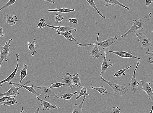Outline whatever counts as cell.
Masks as SVG:
<instances>
[{
  "instance_id": "cell-11",
  "label": "cell",
  "mask_w": 153,
  "mask_h": 113,
  "mask_svg": "<svg viewBox=\"0 0 153 113\" xmlns=\"http://www.w3.org/2000/svg\"><path fill=\"white\" fill-rule=\"evenodd\" d=\"M109 51L110 53H113L114 54H116V55L122 58H125V59H136L139 60H141V58L136 57L133 55L132 53H128L126 51H110L109 50Z\"/></svg>"
},
{
  "instance_id": "cell-12",
  "label": "cell",
  "mask_w": 153,
  "mask_h": 113,
  "mask_svg": "<svg viewBox=\"0 0 153 113\" xmlns=\"http://www.w3.org/2000/svg\"><path fill=\"white\" fill-rule=\"evenodd\" d=\"M107 54L106 51H105L104 59L103 63L102 64L101 72L100 74V76H103L104 75L108 67H112L113 65V64L111 62L110 60H107Z\"/></svg>"
},
{
  "instance_id": "cell-45",
  "label": "cell",
  "mask_w": 153,
  "mask_h": 113,
  "mask_svg": "<svg viewBox=\"0 0 153 113\" xmlns=\"http://www.w3.org/2000/svg\"><path fill=\"white\" fill-rule=\"evenodd\" d=\"M22 111H21L20 112H25L24 111V110L23 109V107L22 108Z\"/></svg>"
},
{
  "instance_id": "cell-18",
  "label": "cell",
  "mask_w": 153,
  "mask_h": 113,
  "mask_svg": "<svg viewBox=\"0 0 153 113\" xmlns=\"http://www.w3.org/2000/svg\"><path fill=\"white\" fill-rule=\"evenodd\" d=\"M36 41L37 40L35 38H34L32 42H31L30 41H28L27 43V45L28 46V49L30 50V54L33 56H34L35 53H38L35 48L36 46L35 43Z\"/></svg>"
},
{
  "instance_id": "cell-28",
  "label": "cell",
  "mask_w": 153,
  "mask_h": 113,
  "mask_svg": "<svg viewBox=\"0 0 153 113\" xmlns=\"http://www.w3.org/2000/svg\"><path fill=\"white\" fill-rule=\"evenodd\" d=\"M131 67L132 66H130L128 67L125 68L122 70H119L114 73L113 76L116 77H119L122 76H125L126 74L125 72L127 70L130 69Z\"/></svg>"
},
{
  "instance_id": "cell-6",
  "label": "cell",
  "mask_w": 153,
  "mask_h": 113,
  "mask_svg": "<svg viewBox=\"0 0 153 113\" xmlns=\"http://www.w3.org/2000/svg\"><path fill=\"white\" fill-rule=\"evenodd\" d=\"M33 88L35 89H39L42 93L43 95L44 96V98H49L51 96L54 97L58 99H60V97L56 94L52 89L50 88V86L47 84L43 85L42 86H38L34 85H32Z\"/></svg>"
},
{
  "instance_id": "cell-48",
  "label": "cell",
  "mask_w": 153,
  "mask_h": 113,
  "mask_svg": "<svg viewBox=\"0 0 153 113\" xmlns=\"http://www.w3.org/2000/svg\"><path fill=\"white\" fill-rule=\"evenodd\" d=\"M0 57H1V54H0Z\"/></svg>"
},
{
  "instance_id": "cell-33",
  "label": "cell",
  "mask_w": 153,
  "mask_h": 113,
  "mask_svg": "<svg viewBox=\"0 0 153 113\" xmlns=\"http://www.w3.org/2000/svg\"><path fill=\"white\" fill-rule=\"evenodd\" d=\"M10 100H13L14 101H17L16 99H15L14 97L12 98L10 97V96H4L2 97L0 99V103L4 102H6L10 101Z\"/></svg>"
},
{
  "instance_id": "cell-37",
  "label": "cell",
  "mask_w": 153,
  "mask_h": 113,
  "mask_svg": "<svg viewBox=\"0 0 153 113\" xmlns=\"http://www.w3.org/2000/svg\"><path fill=\"white\" fill-rule=\"evenodd\" d=\"M69 21L73 24L78 25L79 22V19L75 18H70L69 19Z\"/></svg>"
},
{
  "instance_id": "cell-25",
  "label": "cell",
  "mask_w": 153,
  "mask_h": 113,
  "mask_svg": "<svg viewBox=\"0 0 153 113\" xmlns=\"http://www.w3.org/2000/svg\"><path fill=\"white\" fill-rule=\"evenodd\" d=\"M86 99L85 96H84V98L83 99L82 102L79 105H78L77 104H75L73 108V110L72 112V113H82L84 109H82V106H83V104Z\"/></svg>"
},
{
  "instance_id": "cell-24",
  "label": "cell",
  "mask_w": 153,
  "mask_h": 113,
  "mask_svg": "<svg viewBox=\"0 0 153 113\" xmlns=\"http://www.w3.org/2000/svg\"><path fill=\"white\" fill-rule=\"evenodd\" d=\"M89 88L91 89H95L97 90L99 93L103 96H105L106 94H110V93L107 92V90L104 88L103 86H101L100 87H94L92 84L91 86H89Z\"/></svg>"
},
{
  "instance_id": "cell-41",
  "label": "cell",
  "mask_w": 153,
  "mask_h": 113,
  "mask_svg": "<svg viewBox=\"0 0 153 113\" xmlns=\"http://www.w3.org/2000/svg\"><path fill=\"white\" fill-rule=\"evenodd\" d=\"M43 1L48 2L52 4H55V1L54 0H43Z\"/></svg>"
},
{
  "instance_id": "cell-27",
  "label": "cell",
  "mask_w": 153,
  "mask_h": 113,
  "mask_svg": "<svg viewBox=\"0 0 153 113\" xmlns=\"http://www.w3.org/2000/svg\"><path fill=\"white\" fill-rule=\"evenodd\" d=\"M88 4L90 5L92 8H93L95 11H96L97 13L103 19H106V17L104 16L98 10L97 6L95 4L94 0H86Z\"/></svg>"
},
{
  "instance_id": "cell-15",
  "label": "cell",
  "mask_w": 153,
  "mask_h": 113,
  "mask_svg": "<svg viewBox=\"0 0 153 113\" xmlns=\"http://www.w3.org/2000/svg\"><path fill=\"white\" fill-rule=\"evenodd\" d=\"M36 98L38 101H39L41 103V105L43 107V111H49L50 109H60V107L58 106H53L51 104V103L49 102L41 99L37 96H36Z\"/></svg>"
},
{
  "instance_id": "cell-17",
  "label": "cell",
  "mask_w": 153,
  "mask_h": 113,
  "mask_svg": "<svg viewBox=\"0 0 153 113\" xmlns=\"http://www.w3.org/2000/svg\"><path fill=\"white\" fill-rule=\"evenodd\" d=\"M101 50L100 48L98 47L97 45H95L91 51L90 55L93 58L95 57L97 59L100 56L102 55L100 52Z\"/></svg>"
},
{
  "instance_id": "cell-47",
  "label": "cell",
  "mask_w": 153,
  "mask_h": 113,
  "mask_svg": "<svg viewBox=\"0 0 153 113\" xmlns=\"http://www.w3.org/2000/svg\"><path fill=\"white\" fill-rule=\"evenodd\" d=\"M3 86V85H0V87H1V86Z\"/></svg>"
},
{
  "instance_id": "cell-3",
  "label": "cell",
  "mask_w": 153,
  "mask_h": 113,
  "mask_svg": "<svg viewBox=\"0 0 153 113\" xmlns=\"http://www.w3.org/2000/svg\"><path fill=\"white\" fill-rule=\"evenodd\" d=\"M101 79L112 88L115 93L116 95L123 96L126 95L128 91V89L126 86L117 84L113 82L108 81L105 79L103 77H101Z\"/></svg>"
},
{
  "instance_id": "cell-38",
  "label": "cell",
  "mask_w": 153,
  "mask_h": 113,
  "mask_svg": "<svg viewBox=\"0 0 153 113\" xmlns=\"http://www.w3.org/2000/svg\"><path fill=\"white\" fill-rule=\"evenodd\" d=\"M120 109L118 106L113 107V111L111 112V113H120Z\"/></svg>"
},
{
  "instance_id": "cell-35",
  "label": "cell",
  "mask_w": 153,
  "mask_h": 113,
  "mask_svg": "<svg viewBox=\"0 0 153 113\" xmlns=\"http://www.w3.org/2000/svg\"><path fill=\"white\" fill-rule=\"evenodd\" d=\"M51 86L50 87V88L53 89L54 88H59L65 85L64 83L62 82H58L56 83H51Z\"/></svg>"
},
{
  "instance_id": "cell-39",
  "label": "cell",
  "mask_w": 153,
  "mask_h": 113,
  "mask_svg": "<svg viewBox=\"0 0 153 113\" xmlns=\"http://www.w3.org/2000/svg\"><path fill=\"white\" fill-rule=\"evenodd\" d=\"M5 34L3 31V28L2 27H0V38L5 36Z\"/></svg>"
},
{
  "instance_id": "cell-10",
  "label": "cell",
  "mask_w": 153,
  "mask_h": 113,
  "mask_svg": "<svg viewBox=\"0 0 153 113\" xmlns=\"http://www.w3.org/2000/svg\"><path fill=\"white\" fill-rule=\"evenodd\" d=\"M16 58L17 64V66L16 67L15 70L10 74V75L9 76L8 78L0 82V85H2V84L6 82H10L12 79H13L14 78L15 75H16L19 66L20 61L19 55L18 54H16Z\"/></svg>"
},
{
  "instance_id": "cell-32",
  "label": "cell",
  "mask_w": 153,
  "mask_h": 113,
  "mask_svg": "<svg viewBox=\"0 0 153 113\" xmlns=\"http://www.w3.org/2000/svg\"><path fill=\"white\" fill-rule=\"evenodd\" d=\"M16 1L17 0H9L7 3H6V4L4 6H3L0 9V12H1L2 9L7 8L9 7V6L14 4Z\"/></svg>"
},
{
  "instance_id": "cell-5",
  "label": "cell",
  "mask_w": 153,
  "mask_h": 113,
  "mask_svg": "<svg viewBox=\"0 0 153 113\" xmlns=\"http://www.w3.org/2000/svg\"><path fill=\"white\" fill-rule=\"evenodd\" d=\"M135 34L138 38V41L141 44V49L146 50L149 51L152 46V41L148 38L141 32Z\"/></svg>"
},
{
  "instance_id": "cell-42",
  "label": "cell",
  "mask_w": 153,
  "mask_h": 113,
  "mask_svg": "<svg viewBox=\"0 0 153 113\" xmlns=\"http://www.w3.org/2000/svg\"><path fill=\"white\" fill-rule=\"evenodd\" d=\"M146 54L147 55H148L152 57H153V50L152 51V52L150 53L146 52Z\"/></svg>"
},
{
  "instance_id": "cell-22",
  "label": "cell",
  "mask_w": 153,
  "mask_h": 113,
  "mask_svg": "<svg viewBox=\"0 0 153 113\" xmlns=\"http://www.w3.org/2000/svg\"><path fill=\"white\" fill-rule=\"evenodd\" d=\"M28 64H23V67L20 69V75L19 76L20 77V80L19 84H21V83L23 80L28 75V73L27 72V70L28 69Z\"/></svg>"
},
{
  "instance_id": "cell-19",
  "label": "cell",
  "mask_w": 153,
  "mask_h": 113,
  "mask_svg": "<svg viewBox=\"0 0 153 113\" xmlns=\"http://www.w3.org/2000/svg\"><path fill=\"white\" fill-rule=\"evenodd\" d=\"M59 35H63L64 37H65L66 39L68 41H74L75 42H77L78 41L73 37L71 30L62 32Z\"/></svg>"
},
{
  "instance_id": "cell-46",
  "label": "cell",
  "mask_w": 153,
  "mask_h": 113,
  "mask_svg": "<svg viewBox=\"0 0 153 113\" xmlns=\"http://www.w3.org/2000/svg\"><path fill=\"white\" fill-rule=\"evenodd\" d=\"M151 33H153V30L151 31Z\"/></svg>"
},
{
  "instance_id": "cell-50",
  "label": "cell",
  "mask_w": 153,
  "mask_h": 113,
  "mask_svg": "<svg viewBox=\"0 0 153 113\" xmlns=\"http://www.w3.org/2000/svg\"><path fill=\"white\" fill-rule=\"evenodd\" d=\"M152 1L153 2V0H152Z\"/></svg>"
},
{
  "instance_id": "cell-20",
  "label": "cell",
  "mask_w": 153,
  "mask_h": 113,
  "mask_svg": "<svg viewBox=\"0 0 153 113\" xmlns=\"http://www.w3.org/2000/svg\"><path fill=\"white\" fill-rule=\"evenodd\" d=\"M5 20L7 24L11 26L15 25L16 22L18 21V19L16 16L8 15L7 14Z\"/></svg>"
},
{
  "instance_id": "cell-9",
  "label": "cell",
  "mask_w": 153,
  "mask_h": 113,
  "mask_svg": "<svg viewBox=\"0 0 153 113\" xmlns=\"http://www.w3.org/2000/svg\"><path fill=\"white\" fill-rule=\"evenodd\" d=\"M140 82L141 83L142 90L146 93L148 96V99L151 100L153 103V92L151 88L150 82H146L144 80H140Z\"/></svg>"
},
{
  "instance_id": "cell-44",
  "label": "cell",
  "mask_w": 153,
  "mask_h": 113,
  "mask_svg": "<svg viewBox=\"0 0 153 113\" xmlns=\"http://www.w3.org/2000/svg\"><path fill=\"white\" fill-rule=\"evenodd\" d=\"M152 57L149 58V61H148L147 62L150 63L151 64H153V61L152 60Z\"/></svg>"
},
{
  "instance_id": "cell-14",
  "label": "cell",
  "mask_w": 153,
  "mask_h": 113,
  "mask_svg": "<svg viewBox=\"0 0 153 113\" xmlns=\"http://www.w3.org/2000/svg\"><path fill=\"white\" fill-rule=\"evenodd\" d=\"M47 27L55 29L56 30V32L58 35L62 32H65L69 30H73L75 31H76V29L71 27V26H54L51 25L47 24Z\"/></svg>"
},
{
  "instance_id": "cell-36",
  "label": "cell",
  "mask_w": 153,
  "mask_h": 113,
  "mask_svg": "<svg viewBox=\"0 0 153 113\" xmlns=\"http://www.w3.org/2000/svg\"><path fill=\"white\" fill-rule=\"evenodd\" d=\"M18 102L17 101H14L13 100H10L6 102L0 103V105L6 106H12L17 104Z\"/></svg>"
},
{
  "instance_id": "cell-29",
  "label": "cell",
  "mask_w": 153,
  "mask_h": 113,
  "mask_svg": "<svg viewBox=\"0 0 153 113\" xmlns=\"http://www.w3.org/2000/svg\"><path fill=\"white\" fill-rule=\"evenodd\" d=\"M78 92L77 91H75L71 93H65V94L62 95V96L61 97L60 99L70 101L73 96L76 94H78Z\"/></svg>"
},
{
  "instance_id": "cell-49",
  "label": "cell",
  "mask_w": 153,
  "mask_h": 113,
  "mask_svg": "<svg viewBox=\"0 0 153 113\" xmlns=\"http://www.w3.org/2000/svg\"><path fill=\"white\" fill-rule=\"evenodd\" d=\"M152 81H153V80H152Z\"/></svg>"
},
{
  "instance_id": "cell-51",
  "label": "cell",
  "mask_w": 153,
  "mask_h": 113,
  "mask_svg": "<svg viewBox=\"0 0 153 113\" xmlns=\"http://www.w3.org/2000/svg\"></svg>"
},
{
  "instance_id": "cell-13",
  "label": "cell",
  "mask_w": 153,
  "mask_h": 113,
  "mask_svg": "<svg viewBox=\"0 0 153 113\" xmlns=\"http://www.w3.org/2000/svg\"><path fill=\"white\" fill-rule=\"evenodd\" d=\"M101 1L106 7H108L109 5L110 6H114L115 5H118L127 9L128 11L130 10V8L121 4L118 0H101Z\"/></svg>"
},
{
  "instance_id": "cell-23",
  "label": "cell",
  "mask_w": 153,
  "mask_h": 113,
  "mask_svg": "<svg viewBox=\"0 0 153 113\" xmlns=\"http://www.w3.org/2000/svg\"><path fill=\"white\" fill-rule=\"evenodd\" d=\"M79 74L78 73L73 74L71 80L73 85H76L82 88V81L79 77Z\"/></svg>"
},
{
  "instance_id": "cell-16",
  "label": "cell",
  "mask_w": 153,
  "mask_h": 113,
  "mask_svg": "<svg viewBox=\"0 0 153 113\" xmlns=\"http://www.w3.org/2000/svg\"><path fill=\"white\" fill-rule=\"evenodd\" d=\"M63 83L65 85L68 86L71 89H73V83L71 80V75L69 73H67L62 78Z\"/></svg>"
},
{
  "instance_id": "cell-8",
  "label": "cell",
  "mask_w": 153,
  "mask_h": 113,
  "mask_svg": "<svg viewBox=\"0 0 153 113\" xmlns=\"http://www.w3.org/2000/svg\"><path fill=\"white\" fill-rule=\"evenodd\" d=\"M140 63V62L139 61L137 62L135 69L134 71L132 78L130 80L128 85V86L131 91L133 92H136V91L139 85V83L138 82V80L136 78V71Z\"/></svg>"
},
{
  "instance_id": "cell-43",
  "label": "cell",
  "mask_w": 153,
  "mask_h": 113,
  "mask_svg": "<svg viewBox=\"0 0 153 113\" xmlns=\"http://www.w3.org/2000/svg\"><path fill=\"white\" fill-rule=\"evenodd\" d=\"M41 106H42L40 105L39 106V107H38V108L36 110V111L34 112V113H39V112Z\"/></svg>"
},
{
  "instance_id": "cell-40",
  "label": "cell",
  "mask_w": 153,
  "mask_h": 113,
  "mask_svg": "<svg viewBox=\"0 0 153 113\" xmlns=\"http://www.w3.org/2000/svg\"><path fill=\"white\" fill-rule=\"evenodd\" d=\"M152 0H146V5L149 7L150 4H152Z\"/></svg>"
},
{
  "instance_id": "cell-30",
  "label": "cell",
  "mask_w": 153,
  "mask_h": 113,
  "mask_svg": "<svg viewBox=\"0 0 153 113\" xmlns=\"http://www.w3.org/2000/svg\"><path fill=\"white\" fill-rule=\"evenodd\" d=\"M87 88L85 87H83L81 88V90L78 95L76 96V100H78L81 96H89V95L87 93Z\"/></svg>"
},
{
  "instance_id": "cell-2",
  "label": "cell",
  "mask_w": 153,
  "mask_h": 113,
  "mask_svg": "<svg viewBox=\"0 0 153 113\" xmlns=\"http://www.w3.org/2000/svg\"><path fill=\"white\" fill-rule=\"evenodd\" d=\"M97 34V36L96 43H90L86 44H81L77 43L76 44H77L79 47H86L93 46V45H97L98 46H100L103 50H105L107 49V48H109L111 45H112L113 43H115L118 39V37L116 36H115L113 37L108 38L106 40L100 42L99 43H98L99 37L100 35L99 32H98Z\"/></svg>"
},
{
  "instance_id": "cell-4",
  "label": "cell",
  "mask_w": 153,
  "mask_h": 113,
  "mask_svg": "<svg viewBox=\"0 0 153 113\" xmlns=\"http://www.w3.org/2000/svg\"><path fill=\"white\" fill-rule=\"evenodd\" d=\"M12 40V39H11L6 41L4 46L0 45V68L1 67V64L4 63V60L5 62H7L8 61V56L10 54L9 48L11 46V43Z\"/></svg>"
},
{
  "instance_id": "cell-34",
  "label": "cell",
  "mask_w": 153,
  "mask_h": 113,
  "mask_svg": "<svg viewBox=\"0 0 153 113\" xmlns=\"http://www.w3.org/2000/svg\"><path fill=\"white\" fill-rule=\"evenodd\" d=\"M40 22L38 24L37 28H42L45 27H47V24L45 23L46 20L43 18L40 19Z\"/></svg>"
},
{
  "instance_id": "cell-1",
  "label": "cell",
  "mask_w": 153,
  "mask_h": 113,
  "mask_svg": "<svg viewBox=\"0 0 153 113\" xmlns=\"http://www.w3.org/2000/svg\"><path fill=\"white\" fill-rule=\"evenodd\" d=\"M152 12H150L145 17L138 19V20L134 19L133 24L131 28L125 34L121 35V37L122 38L125 37L127 35L131 34L133 32H136L137 30H144L145 24L152 17Z\"/></svg>"
},
{
  "instance_id": "cell-21",
  "label": "cell",
  "mask_w": 153,
  "mask_h": 113,
  "mask_svg": "<svg viewBox=\"0 0 153 113\" xmlns=\"http://www.w3.org/2000/svg\"><path fill=\"white\" fill-rule=\"evenodd\" d=\"M30 83L31 81H27V82L24 83L23 86H22V88H24L25 89L27 90V91H29L31 93H33V94L35 95H36V96H41V95L36 91V89H35L33 86L26 85L29 84Z\"/></svg>"
},
{
  "instance_id": "cell-7",
  "label": "cell",
  "mask_w": 153,
  "mask_h": 113,
  "mask_svg": "<svg viewBox=\"0 0 153 113\" xmlns=\"http://www.w3.org/2000/svg\"><path fill=\"white\" fill-rule=\"evenodd\" d=\"M8 83L9 84L13 86L7 92L0 94V98L4 96H12L15 98L17 96V95L20 94V93L18 92V90L22 88L23 85H21L19 83H12L11 81L8 82Z\"/></svg>"
},
{
  "instance_id": "cell-26",
  "label": "cell",
  "mask_w": 153,
  "mask_h": 113,
  "mask_svg": "<svg viewBox=\"0 0 153 113\" xmlns=\"http://www.w3.org/2000/svg\"><path fill=\"white\" fill-rule=\"evenodd\" d=\"M75 11V9H69L66 8H62L59 9L56 8L55 9H49L48 10V11L50 12H60L64 14L67 13H69L70 12H74Z\"/></svg>"
},
{
  "instance_id": "cell-31",
  "label": "cell",
  "mask_w": 153,
  "mask_h": 113,
  "mask_svg": "<svg viewBox=\"0 0 153 113\" xmlns=\"http://www.w3.org/2000/svg\"><path fill=\"white\" fill-rule=\"evenodd\" d=\"M55 18L57 23L58 24L61 23L62 21L64 19V18L63 17V15L58 12L56 13L55 14Z\"/></svg>"
}]
</instances>
